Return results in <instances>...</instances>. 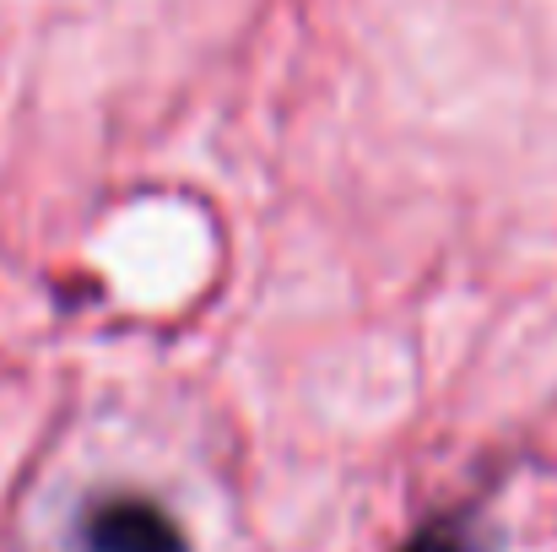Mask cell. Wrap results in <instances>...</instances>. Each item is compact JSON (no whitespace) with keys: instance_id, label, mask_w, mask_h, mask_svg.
Here are the masks:
<instances>
[{"instance_id":"cell-2","label":"cell","mask_w":557,"mask_h":552,"mask_svg":"<svg viewBox=\"0 0 557 552\" xmlns=\"http://www.w3.org/2000/svg\"><path fill=\"white\" fill-rule=\"evenodd\" d=\"M406 552H460V537L455 531H422Z\"/></svg>"},{"instance_id":"cell-1","label":"cell","mask_w":557,"mask_h":552,"mask_svg":"<svg viewBox=\"0 0 557 552\" xmlns=\"http://www.w3.org/2000/svg\"><path fill=\"white\" fill-rule=\"evenodd\" d=\"M92 552H185L180 526L147 499H114L87 520Z\"/></svg>"}]
</instances>
